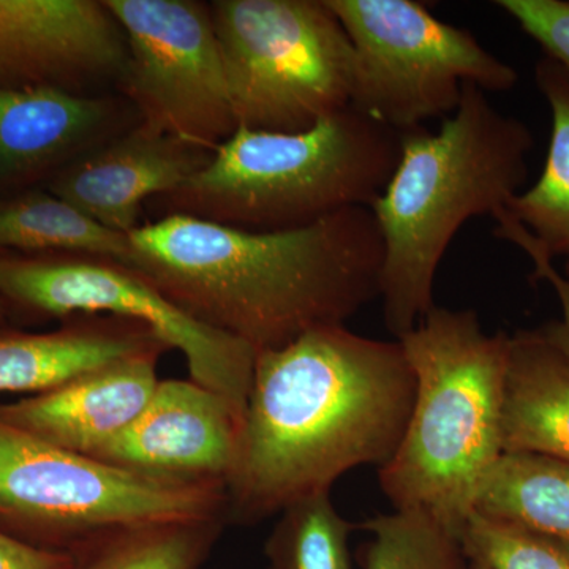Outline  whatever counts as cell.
Masks as SVG:
<instances>
[{
    "label": "cell",
    "instance_id": "obj_29",
    "mask_svg": "<svg viewBox=\"0 0 569 569\" xmlns=\"http://www.w3.org/2000/svg\"><path fill=\"white\" fill-rule=\"evenodd\" d=\"M475 563V561H473ZM475 569H488L486 567H482V565L475 563Z\"/></svg>",
    "mask_w": 569,
    "mask_h": 569
},
{
    "label": "cell",
    "instance_id": "obj_18",
    "mask_svg": "<svg viewBox=\"0 0 569 569\" xmlns=\"http://www.w3.org/2000/svg\"><path fill=\"white\" fill-rule=\"evenodd\" d=\"M0 250L21 254L80 253L127 264L129 234L116 233L44 187L0 198Z\"/></svg>",
    "mask_w": 569,
    "mask_h": 569
},
{
    "label": "cell",
    "instance_id": "obj_9",
    "mask_svg": "<svg viewBox=\"0 0 569 569\" xmlns=\"http://www.w3.org/2000/svg\"><path fill=\"white\" fill-rule=\"evenodd\" d=\"M0 301L51 318L112 316L151 328L186 358L190 380L246 415L257 351L194 320L146 277L111 258L0 252Z\"/></svg>",
    "mask_w": 569,
    "mask_h": 569
},
{
    "label": "cell",
    "instance_id": "obj_27",
    "mask_svg": "<svg viewBox=\"0 0 569 569\" xmlns=\"http://www.w3.org/2000/svg\"><path fill=\"white\" fill-rule=\"evenodd\" d=\"M73 556L67 550L43 548L0 530V569H70Z\"/></svg>",
    "mask_w": 569,
    "mask_h": 569
},
{
    "label": "cell",
    "instance_id": "obj_24",
    "mask_svg": "<svg viewBox=\"0 0 569 569\" xmlns=\"http://www.w3.org/2000/svg\"><path fill=\"white\" fill-rule=\"evenodd\" d=\"M459 538L470 560L488 569H569V541L477 512Z\"/></svg>",
    "mask_w": 569,
    "mask_h": 569
},
{
    "label": "cell",
    "instance_id": "obj_15",
    "mask_svg": "<svg viewBox=\"0 0 569 569\" xmlns=\"http://www.w3.org/2000/svg\"><path fill=\"white\" fill-rule=\"evenodd\" d=\"M163 350L130 356L18 402L0 406V419L54 445L92 458L144 410L159 385Z\"/></svg>",
    "mask_w": 569,
    "mask_h": 569
},
{
    "label": "cell",
    "instance_id": "obj_30",
    "mask_svg": "<svg viewBox=\"0 0 569 569\" xmlns=\"http://www.w3.org/2000/svg\"><path fill=\"white\" fill-rule=\"evenodd\" d=\"M567 272H568V277H569V264H567Z\"/></svg>",
    "mask_w": 569,
    "mask_h": 569
},
{
    "label": "cell",
    "instance_id": "obj_17",
    "mask_svg": "<svg viewBox=\"0 0 569 569\" xmlns=\"http://www.w3.org/2000/svg\"><path fill=\"white\" fill-rule=\"evenodd\" d=\"M503 448L569 462V362L542 328L509 336Z\"/></svg>",
    "mask_w": 569,
    "mask_h": 569
},
{
    "label": "cell",
    "instance_id": "obj_25",
    "mask_svg": "<svg viewBox=\"0 0 569 569\" xmlns=\"http://www.w3.org/2000/svg\"><path fill=\"white\" fill-rule=\"evenodd\" d=\"M548 58L569 71V2L567 0H498Z\"/></svg>",
    "mask_w": 569,
    "mask_h": 569
},
{
    "label": "cell",
    "instance_id": "obj_20",
    "mask_svg": "<svg viewBox=\"0 0 569 569\" xmlns=\"http://www.w3.org/2000/svg\"><path fill=\"white\" fill-rule=\"evenodd\" d=\"M475 512L569 541V462L503 452L479 490Z\"/></svg>",
    "mask_w": 569,
    "mask_h": 569
},
{
    "label": "cell",
    "instance_id": "obj_26",
    "mask_svg": "<svg viewBox=\"0 0 569 569\" xmlns=\"http://www.w3.org/2000/svg\"><path fill=\"white\" fill-rule=\"evenodd\" d=\"M493 219L497 222L496 236L518 246L530 258L533 264V280H545L556 291L561 306V320L542 326V331L569 362V277L557 271L552 258L542 252L529 231L507 212L497 213Z\"/></svg>",
    "mask_w": 569,
    "mask_h": 569
},
{
    "label": "cell",
    "instance_id": "obj_14",
    "mask_svg": "<svg viewBox=\"0 0 569 569\" xmlns=\"http://www.w3.org/2000/svg\"><path fill=\"white\" fill-rule=\"evenodd\" d=\"M211 156L140 122L69 164L44 189L108 230L130 234L141 227L144 204L174 192Z\"/></svg>",
    "mask_w": 569,
    "mask_h": 569
},
{
    "label": "cell",
    "instance_id": "obj_2",
    "mask_svg": "<svg viewBox=\"0 0 569 569\" xmlns=\"http://www.w3.org/2000/svg\"><path fill=\"white\" fill-rule=\"evenodd\" d=\"M129 238L127 266L194 320L257 353L346 325L380 290L383 239L369 208L287 231L171 213Z\"/></svg>",
    "mask_w": 569,
    "mask_h": 569
},
{
    "label": "cell",
    "instance_id": "obj_22",
    "mask_svg": "<svg viewBox=\"0 0 569 569\" xmlns=\"http://www.w3.org/2000/svg\"><path fill=\"white\" fill-rule=\"evenodd\" d=\"M355 530L331 492L301 498L279 512L264 546L268 569H355L348 545Z\"/></svg>",
    "mask_w": 569,
    "mask_h": 569
},
{
    "label": "cell",
    "instance_id": "obj_11",
    "mask_svg": "<svg viewBox=\"0 0 569 569\" xmlns=\"http://www.w3.org/2000/svg\"><path fill=\"white\" fill-rule=\"evenodd\" d=\"M127 59L103 0H0V91L119 92Z\"/></svg>",
    "mask_w": 569,
    "mask_h": 569
},
{
    "label": "cell",
    "instance_id": "obj_12",
    "mask_svg": "<svg viewBox=\"0 0 569 569\" xmlns=\"http://www.w3.org/2000/svg\"><path fill=\"white\" fill-rule=\"evenodd\" d=\"M244 417L192 380H160L132 425L92 458L157 478L227 485Z\"/></svg>",
    "mask_w": 569,
    "mask_h": 569
},
{
    "label": "cell",
    "instance_id": "obj_10",
    "mask_svg": "<svg viewBox=\"0 0 569 569\" xmlns=\"http://www.w3.org/2000/svg\"><path fill=\"white\" fill-rule=\"evenodd\" d=\"M126 33L119 88L142 123L216 151L238 130L211 6L198 0H103Z\"/></svg>",
    "mask_w": 569,
    "mask_h": 569
},
{
    "label": "cell",
    "instance_id": "obj_28",
    "mask_svg": "<svg viewBox=\"0 0 569 569\" xmlns=\"http://www.w3.org/2000/svg\"><path fill=\"white\" fill-rule=\"evenodd\" d=\"M2 252V250H0ZM3 309H6V306L2 305V301H0V320H2L3 317Z\"/></svg>",
    "mask_w": 569,
    "mask_h": 569
},
{
    "label": "cell",
    "instance_id": "obj_7",
    "mask_svg": "<svg viewBox=\"0 0 569 569\" xmlns=\"http://www.w3.org/2000/svg\"><path fill=\"white\" fill-rule=\"evenodd\" d=\"M223 482L138 473L67 451L0 419V518L73 550L112 530L228 522Z\"/></svg>",
    "mask_w": 569,
    "mask_h": 569
},
{
    "label": "cell",
    "instance_id": "obj_3",
    "mask_svg": "<svg viewBox=\"0 0 569 569\" xmlns=\"http://www.w3.org/2000/svg\"><path fill=\"white\" fill-rule=\"evenodd\" d=\"M533 133L498 111L486 92L463 86L459 107L437 132L402 133L385 192L370 206L383 239L380 290L385 323L396 339L432 310L438 264L471 217L492 216L529 176Z\"/></svg>",
    "mask_w": 569,
    "mask_h": 569
},
{
    "label": "cell",
    "instance_id": "obj_21",
    "mask_svg": "<svg viewBox=\"0 0 569 569\" xmlns=\"http://www.w3.org/2000/svg\"><path fill=\"white\" fill-rule=\"evenodd\" d=\"M224 526L216 519L108 531L70 550V569H200Z\"/></svg>",
    "mask_w": 569,
    "mask_h": 569
},
{
    "label": "cell",
    "instance_id": "obj_23",
    "mask_svg": "<svg viewBox=\"0 0 569 569\" xmlns=\"http://www.w3.org/2000/svg\"><path fill=\"white\" fill-rule=\"evenodd\" d=\"M370 539L362 569H475L459 535L421 511H395L362 523Z\"/></svg>",
    "mask_w": 569,
    "mask_h": 569
},
{
    "label": "cell",
    "instance_id": "obj_19",
    "mask_svg": "<svg viewBox=\"0 0 569 569\" xmlns=\"http://www.w3.org/2000/svg\"><path fill=\"white\" fill-rule=\"evenodd\" d=\"M535 78L552 112L548 159L538 181L503 211L529 231L542 252L552 260L563 254L569 264V71L545 56Z\"/></svg>",
    "mask_w": 569,
    "mask_h": 569
},
{
    "label": "cell",
    "instance_id": "obj_6",
    "mask_svg": "<svg viewBox=\"0 0 569 569\" xmlns=\"http://www.w3.org/2000/svg\"><path fill=\"white\" fill-rule=\"evenodd\" d=\"M209 6L238 129L305 132L350 107L353 44L326 0Z\"/></svg>",
    "mask_w": 569,
    "mask_h": 569
},
{
    "label": "cell",
    "instance_id": "obj_13",
    "mask_svg": "<svg viewBox=\"0 0 569 569\" xmlns=\"http://www.w3.org/2000/svg\"><path fill=\"white\" fill-rule=\"evenodd\" d=\"M140 122L119 92L0 91V198L47 186L69 164Z\"/></svg>",
    "mask_w": 569,
    "mask_h": 569
},
{
    "label": "cell",
    "instance_id": "obj_8",
    "mask_svg": "<svg viewBox=\"0 0 569 569\" xmlns=\"http://www.w3.org/2000/svg\"><path fill=\"white\" fill-rule=\"evenodd\" d=\"M353 44L351 107L397 132L448 118L463 86L508 91L518 71L415 0H326Z\"/></svg>",
    "mask_w": 569,
    "mask_h": 569
},
{
    "label": "cell",
    "instance_id": "obj_4",
    "mask_svg": "<svg viewBox=\"0 0 569 569\" xmlns=\"http://www.w3.org/2000/svg\"><path fill=\"white\" fill-rule=\"evenodd\" d=\"M415 373V400L392 458L378 468L399 511H421L460 535L505 452L509 336L489 335L475 310L433 306L399 337Z\"/></svg>",
    "mask_w": 569,
    "mask_h": 569
},
{
    "label": "cell",
    "instance_id": "obj_16",
    "mask_svg": "<svg viewBox=\"0 0 569 569\" xmlns=\"http://www.w3.org/2000/svg\"><path fill=\"white\" fill-rule=\"evenodd\" d=\"M168 351L148 326L112 316H77L54 331L0 326V392H40L148 351Z\"/></svg>",
    "mask_w": 569,
    "mask_h": 569
},
{
    "label": "cell",
    "instance_id": "obj_5",
    "mask_svg": "<svg viewBox=\"0 0 569 569\" xmlns=\"http://www.w3.org/2000/svg\"><path fill=\"white\" fill-rule=\"evenodd\" d=\"M400 149L402 133L350 104L305 132L238 129L204 168L151 201L160 217L298 230L346 209H370L391 181Z\"/></svg>",
    "mask_w": 569,
    "mask_h": 569
},
{
    "label": "cell",
    "instance_id": "obj_1",
    "mask_svg": "<svg viewBox=\"0 0 569 569\" xmlns=\"http://www.w3.org/2000/svg\"><path fill=\"white\" fill-rule=\"evenodd\" d=\"M415 400L399 340L321 326L261 351L227 479L228 522L257 523L301 498L331 492L348 471L383 467Z\"/></svg>",
    "mask_w": 569,
    "mask_h": 569
}]
</instances>
